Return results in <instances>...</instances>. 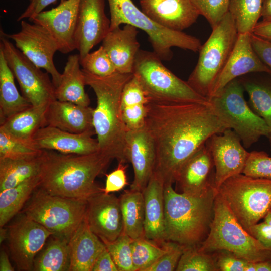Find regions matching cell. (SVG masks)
<instances>
[{"label":"cell","mask_w":271,"mask_h":271,"mask_svg":"<svg viewBox=\"0 0 271 271\" xmlns=\"http://www.w3.org/2000/svg\"><path fill=\"white\" fill-rule=\"evenodd\" d=\"M162 243L166 248V252L146 271L176 270L185 246L169 240Z\"/></svg>","instance_id":"obj_43"},{"label":"cell","mask_w":271,"mask_h":271,"mask_svg":"<svg viewBox=\"0 0 271 271\" xmlns=\"http://www.w3.org/2000/svg\"><path fill=\"white\" fill-rule=\"evenodd\" d=\"M212 253L218 271H247L250 262L236 256L226 250Z\"/></svg>","instance_id":"obj_46"},{"label":"cell","mask_w":271,"mask_h":271,"mask_svg":"<svg viewBox=\"0 0 271 271\" xmlns=\"http://www.w3.org/2000/svg\"><path fill=\"white\" fill-rule=\"evenodd\" d=\"M94 109L68 101L55 100L47 106L46 126L74 133L95 131L93 124Z\"/></svg>","instance_id":"obj_24"},{"label":"cell","mask_w":271,"mask_h":271,"mask_svg":"<svg viewBox=\"0 0 271 271\" xmlns=\"http://www.w3.org/2000/svg\"><path fill=\"white\" fill-rule=\"evenodd\" d=\"M42 158L39 188L52 195L84 200L103 192L95 179L112 160L99 150L79 155L43 150Z\"/></svg>","instance_id":"obj_2"},{"label":"cell","mask_w":271,"mask_h":271,"mask_svg":"<svg viewBox=\"0 0 271 271\" xmlns=\"http://www.w3.org/2000/svg\"><path fill=\"white\" fill-rule=\"evenodd\" d=\"M52 238L38 257L35 258L33 270H69L70 258L69 240L51 236Z\"/></svg>","instance_id":"obj_34"},{"label":"cell","mask_w":271,"mask_h":271,"mask_svg":"<svg viewBox=\"0 0 271 271\" xmlns=\"http://www.w3.org/2000/svg\"><path fill=\"white\" fill-rule=\"evenodd\" d=\"M176 271H218L212 253L200 250L199 246L185 247Z\"/></svg>","instance_id":"obj_39"},{"label":"cell","mask_w":271,"mask_h":271,"mask_svg":"<svg viewBox=\"0 0 271 271\" xmlns=\"http://www.w3.org/2000/svg\"><path fill=\"white\" fill-rule=\"evenodd\" d=\"M8 236V228H4V227H1L0 230V242H3Z\"/></svg>","instance_id":"obj_57"},{"label":"cell","mask_w":271,"mask_h":271,"mask_svg":"<svg viewBox=\"0 0 271 271\" xmlns=\"http://www.w3.org/2000/svg\"><path fill=\"white\" fill-rule=\"evenodd\" d=\"M138 28L128 24L110 30L102 40V46L117 72L133 73L136 56L140 44L137 39Z\"/></svg>","instance_id":"obj_25"},{"label":"cell","mask_w":271,"mask_h":271,"mask_svg":"<svg viewBox=\"0 0 271 271\" xmlns=\"http://www.w3.org/2000/svg\"><path fill=\"white\" fill-rule=\"evenodd\" d=\"M80 66L79 54L68 56L60 82L55 88V97L60 101L89 106L90 100L85 91V77Z\"/></svg>","instance_id":"obj_28"},{"label":"cell","mask_w":271,"mask_h":271,"mask_svg":"<svg viewBox=\"0 0 271 271\" xmlns=\"http://www.w3.org/2000/svg\"><path fill=\"white\" fill-rule=\"evenodd\" d=\"M261 17L262 21L271 22V0H262Z\"/></svg>","instance_id":"obj_55"},{"label":"cell","mask_w":271,"mask_h":271,"mask_svg":"<svg viewBox=\"0 0 271 271\" xmlns=\"http://www.w3.org/2000/svg\"><path fill=\"white\" fill-rule=\"evenodd\" d=\"M147 113V104H138L122 108V117L127 130L144 127Z\"/></svg>","instance_id":"obj_47"},{"label":"cell","mask_w":271,"mask_h":271,"mask_svg":"<svg viewBox=\"0 0 271 271\" xmlns=\"http://www.w3.org/2000/svg\"><path fill=\"white\" fill-rule=\"evenodd\" d=\"M145 205V237L159 243L166 240L164 182L154 172L143 191Z\"/></svg>","instance_id":"obj_26"},{"label":"cell","mask_w":271,"mask_h":271,"mask_svg":"<svg viewBox=\"0 0 271 271\" xmlns=\"http://www.w3.org/2000/svg\"><path fill=\"white\" fill-rule=\"evenodd\" d=\"M57 0H29V4L25 10L18 18L17 21H21L28 19L31 21L37 14L44 11L49 5L55 3ZM65 0H60V2Z\"/></svg>","instance_id":"obj_51"},{"label":"cell","mask_w":271,"mask_h":271,"mask_svg":"<svg viewBox=\"0 0 271 271\" xmlns=\"http://www.w3.org/2000/svg\"><path fill=\"white\" fill-rule=\"evenodd\" d=\"M43 151L31 143L18 139L0 129V159H33L41 156Z\"/></svg>","instance_id":"obj_38"},{"label":"cell","mask_w":271,"mask_h":271,"mask_svg":"<svg viewBox=\"0 0 271 271\" xmlns=\"http://www.w3.org/2000/svg\"><path fill=\"white\" fill-rule=\"evenodd\" d=\"M262 0H229L228 12L238 34H252L261 17Z\"/></svg>","instance_id":"obj_35"},{"label":"cell","mask_w":271,"mask_h":271,"mask_svg":"<svg viewBox=\"0 0 271 271\" xmlns=\"http://www.w3.org/2000/svg\"><path fill=\"white\" fill-rule=\"evenodd\" d=\"M118 271H134L132 259V239L123 231L114 241L102 240Z\"/></svg>","instance_id":"obj_40"},{"label":"cell","mask_w":271,"mask_h":271,"mask_svg":"<svg viewBox=\"0 0 271 271\" xmlns=\"http://www.w3.org/2000/svg\"><path fill=\"white\" fill-rule=\"evenodd\" d=\"M126 143L128 161L134 172L130 189L143 192L155 169L156 153L152 139L144 127L127 130Z\"/></svg>","instance_id":"obj_23"},{"label":"cell","mask_w":271,"mask_h":271,"mask_svg":"<svg viewBox=\"0 0 271 271\" xmlns=\"http://www.w3.org/2000/svg\"><path fill=\"white\" fill-rule=\"evenodd\" d=\"M255 271H271V261L255 262Z\"/></svg>","instance_id":"obj_56"},{"label":"cell","mask_w":271,"mask_h":271,"mask_svg":"<svg viewBox=\"0 0 271 271\" xmlns=\"http://www.w3.org/2000/svg\"><path fill=\"white\" fill-rule=\"evenodd\" d=\"M247 93L254 111L271 130V84L248 79H240ZM271 147V133L268 138Z\"/></svg>","instance_id":"obj_36"},{"label":"cell","mask_w":271,"mask_h":271,"mask_svg":"<svg viewBox=\"0 0 271 271\" xmlns=\"http://www.w3.org/2000/svg\"><path fill=\"white\" fill-rule=\"evenodd\" d=\"M40 182V175L0 192V226L4 227L23 208Z\"/></svg>","instance_id":"obj_32"},{"label":"cell","mask_w":271,"mask_h":271,"mask_svg":"<svg viewBox=\"0 0 271 271\" xmlns=\"http://www.w3.org/2000/svg\"><path fill=\"white\" fill-rule=\"evenodd\" d=\"M9 246L19 270H33L36 255L42 251L51 232L23 214L8 228Z\"/></svg>","instance_id":"obj_14"},{"label":"cell","mask_w":271,"mask_h":271,"mask_svg":"<svg viewBox=\"0 0 271 271\" xmlns=\"http://www.w3.org/2000/svg\"><path fill=\"white\" fill-rule=\"evenodd\" d=\"M95 131L74 133L46 125L34 134L31 143L41 150L67 154H89L99 150Z\"/></svg>","instance_id":"obj_21"},{"label":"cell","mask_w":271,"mask_h":271,"mask_svg":"<svg viewBox=\"0 0 271 271\" xmlns=\"http://www.w3.org/2000/svg\"><path fill=\"white\" fill-rule=\"evenodd\" d=\"M162 61L153 51L140 49L136 57L133 74L150 102L210 103L187 81L166 68Z\"/></svg>","instance_id":"obj_8"},{"label":"cell","mask_w":271,"mask_h":271,"mask_svg":"<svg viewBox=\"0 0 271 271\" xmlns=\"http://www.w3.org/2000/svg\"><path fill=\"white\" fill-rule=\"evenodd\" d=\"M48 105L31 106L10 116L1 123L0 129L18 139L31 143L37 130L46 126L45 115Z\"/></svg>","instance_id":"obj_29"},{"label":"cell","mask_w":271,"mask_h":271,"mask_svg":"<svg viewBox=\"0 0 271 271\" xmlns=\"http://www.w3.org/2000/svg\"><path fill=\"white\" fill-rule=\"evenodd\" d=\"M242 173L254 178L271 179V157L264 151L249 152Z\"/></svg>","instance_id":"obj_44"},{"label":"cell","mask_w":271,"mask_h":271,"mask_svg":"<svg viewBox=\"0 0 271 271\" xmlns=\"http://www.w3.org/2000/svg\"><path fill=\"white\" fill-rule=\"evenodd\" d=\"M248 232L265 247L271 249V225L264 221L251 226Z\"/></svg>","instance_id":"obj_50"},{"label":"cell","mask_w":271,"mask_h":271,"mask_svg":"<svg viewBox=\"0 0 271 271\" xmlns=\"http://www.w3.org/2000/svg\"><path fill=\"white\" fill-rule=\"evenodd\" d=\"M124 164L118 163L117 168L106 175L105 186L103 188V192L105 194L119 191L128 184L126 166Z\"/></svg>","instance_id":"obj_48"},{"label":"cell","mask_w":271,"mask_h":271,"mask_svg":"<svg viewBox=\"0 0 271 271\" xmlns=\"http://www.w3.org/2000/svg\"><path fill=\"white\" fill-rule=\"evenodd\" d=\"M199 15L204 17L212 29L228 12L229 0H191Z\"/></svg>","instance_id":"obj_42"},{"label":"cell","mask_w":271,"mask_h":271,"mask_svg":"<svg viewBox=\"0 0 271 271\" xmlns=\"http://www.w3.org/2000/svg\"><path fill=\"white\" fill-rule=\"evenodd\" d=\"M86 217L90 230L101 240H115L123 231L119 198L103 192L87 199Z\"/></svg>","instance_id":"obj_17"},{"label":"cell","mask_w":271,"mask_h":271,"mask_svg":"<svg viewBox=\"0 0 271 271\" xmlns=\"http://www.w3.org/2000/svg\"><path fill=\"white\" fill-rule=\"evenodd\" d=\"M214 178L213 158L205 143L182 165L175 183L177 192L199 196L214 187Z\"/></svg>","instance_id":"obj_18"},{"label":"cell","mask_w":271,"mask_h":271,"mask_svg":"<svg viewBox=\"0 0 271 271\" xmlns=\"http://www.w3.org/2000/svg\"><path fill=\"white\" fill-rule=\"evenodd\" d=\"M217 193L214 187L202 195L192 196L165 184L166 240L185 247L199 246L209 233Z\"/></svg>","instance_id":"obj_4"},{"label":"cell","mask_w":271,"mask_h":271,"mask_svg":"<svg viewBox=\"0 0 271 271\" xmlns=\"http://www.w3.org/2000/svg\"><path fill=\"white\" fill-rule=\"evenodd\" d=\"M42 154L30 159H0V192L38 175L42 161Z\"/></svg>","instance_id":"obj_33"},{"label":"cell","mask_w":271,"mask_h":271,"mask_svg":"<svg viewBox=\"0 0 271 271\" xmlns=\"http://www.w3.org/2000/svg\"><path fill=\"white\" fill-rule=\"evenodd\" d=\"M68 245L69 271H92L98 256L106 248L102 241L90 230L86 216L71 236Z\"/></svg>","instance_id":"obj_27"},{"label":"cell","mask_w":271,"mask_h":271,"mask_svg":"<svg viewBox=\"0 0 271 271\" xmlns=\"http://www.w3.org/2000/svg\"><path fill=\"white\" fill-rule=\"evenodd\" d=\"M140 4L153 21L175 31L190 27L200 15L191 0H140Z\"/></svg>","instance_id":"obj_22"},{"label":"cell","mask_w":271,"mask_h":271,"mask_svg":"<svg viewBox=\"0 0 271 271\" xmlns=\"http://www.w3.org/2000/svg\"><path fill=\"white\" fill-rule=\"evenodd\" d=\"M242 84L237 78L209 100L219 118L236 133L245 148L248 149L261 137L268 138L271 130L248 105Z\"/></svg>","instance_id":"obj_9"},{"label":"cell","mask_w":271,"mask_h":271,"mask_svg":"<svg viewBox=\"0 0 271 271\" xmlns=\"http://www.w3.org/2000/svg\"><path fill=\"white\" fill-rule=\"evenodd\" d=\"M0 49L19 83L22 95L33 106L49 104L56 100L55 87L47 72L41 71L8 38L1 34Z\"/></svg>","instance_id":"obj_12"},{"label":"cell","mask_w":271,"mask_h":271,"mask_svg":"<svg viewBox=\"0 0 271 271\" xmlns=\"http://www.w3.org/2000/svg\"><path fill=\"white\" fill-rule=\"evenodd\" d=\"M92 271H118L117 266L106 248L98 256Z\"/></svg>","instance_id":"obj_52"},{"label":"cell","mask_w":271,"mask_h":271,"mask_svg":"<svg viewBox=\"0 0 271 271\" xmlns=\"http://www.w3.org/2000/svg\"><path fill=\"white\" fill-rule=\"evenodd\" d=\"M131 251L134 271H146L166 252V248L162 242L143 237L132 239Z\"/></svg>","instance_id":"obj_37"},{"label":"cell","mask_w":271,"mask_h":271,"mask_svg":"<svg viewBox=\"0 0 271 271\" xmlns=\"http://www.w3.org/2000/svg\"><path fill=\"white\" fill-rule=\"evenodd\" d=\"M217 192L247 231L271 209V179L240 174L225 180Z\"/></svg>","instance_id":"obj_10"},{"label":"cell","mask_w":271,"mask_h":271,"mask_svg":"<svg viewBox=\"0 0 271 271\" xmlns=\"http://www.w3.org/2000/svg\"><path fill=\"white\" fill-rule=\"evenodd\" d=\"M80 63L83 70L97 76L106 77L117 72L102 45L80 59Z\"/></svg>","instance_id":"obj_41"},{"label":"cell","mask_w":271,"mask_h":271,"mask_svg":"<svg viewBox=\"0 0 271 271\" xmlns=\"http://www.w3.org/2000/svg\"><path fill=\"white\" fill-rule=\"evenodd\" d=\"M0 270H14L13 267L10 262L8 254L4 250H2L0 253Z\"/></svg>","instance_id":"obj_54"},{"label":"cell","mask_w":271,"mask_h":271,"mask_svg":"<svg viewBox=\"0 0 271 271\" xmlns=\"http://www.w3.org/2000/svg\"><path fill=\"white\" fill-rule=\"evenodd\" d=\"M270 150H271V147H270Z\"/></svg>","instance_id":"obj_59"},{"label":"cell","mask_w":271,"mask_h":271,"mask_svg":"<svg viewBox=\"0 0 271 271\" xmlns=\"http://www.w3.org/2000/svg\"><path fill=\"white\" fill-rule=\"evenodd\" d=\"M214 162V187L217 191L227 179L243 173L249 152L236 133L227 129L212 136L206 142Z\"/></svg>","instance_id":"obj_15"},{"label":"cell","mask_w":271,"mask_h":271,"mask_svg":"<svg viewBox=\"0 0 271 271\" xmlns=\"http://www.w3.org/2000/svg\"><path fill=\"white\" fill-rule=\"evenodd\" d=\"M252 47L261 61L271 70V42L251 34Z\"/></svg>","instance_id":"obj_49"},{"label":"cell","mask_w":271,"mask_h":271,"mask_svg":"<svg viewBox=\"0 0 271 271\" xmlns=\"http://www.w3.org/2000/svg\"><path fill=\"white\" fill-rule=\"evenodd\" d=\"M81 0H65L55 8L43 11L31 21L45 28L55 40L58 51L67 54L75 50L74 34Z\"/></svg>","instance_id":"obj_19"},{"label":"cell","mask_w":271,"mask_h":271,"mask_svg":"<svg viewBox=\"0 0 271 271\" xmlns=\"http://www.w3.org/2000/svg\"><path fill=\"white\" fill-rule=\"evenodd\" d=\"M110 13V30L128 24L146 33L153 52L161 60L172 59V47L193 52L199 51L201 41L197 38L182 31L164 27L150 18L139 9L132 0H108Z\"/></svg>","instance_id":"obj_6"},{"label":"cell","mask_w":271,"mask_h":271,"mask_svg":"<svg viewBox=\"0 0 271 271\" xmlns=\"http://www.w3.org/2000/svg\"><path fill=\"white\" fill-rule=\"evenodd\" d=\"M252 33L255 35L271 42V22H258Z\"/></svg>","instance_id":"obj_53"},{"label":"cell","mask_w":271,"mask_h":271,"mask_svg":"<svg viewBox=\"0 0 271 271\" xmlns=\"http://www.w3.org/2000/svg\"><path fill=\"white\" fill-rule=\"evenodd\" d=\"M82 71L86 85L92 88L97 98L93 124L99 151L112 159H115L118 163L125 164L129 161L126 151L127 129L122 117L121 95L133 73L116 72L100 77Z\"/></svg>","instance_id":"obj_3"},{"label":"cell","mask_w":271,"mask_h":271,"mask_svg":"<svg viewBox=\"0 0 271 271\" xmlns=\"http://www.w3.org/2000/svg\"><path fill=\"white\" fill-rule=\"evenodd\" d=\"M110 27V19L105 13V0L80 1L74 34L80 59L102 41Z\"/></svg>","instance_id":"obj_16"},{"label":"cell","mask_w":271,"mask_h":271,"mask_svg":"<svg viewBox=\"0 0 271 271\" xmlns=\"http://www.w3.org/2000/svg\"><path fill=\"white\" fill-rule=\"evenodd\" d=\"M123 232L132 239L145 237V205L143 192L127 190L119 197Z\"/></svg>","instance_id":"obj_31"},{"label":"cell","mask_w":271,"mask_h":271,"mask_svg":"<svg viewBox=\"0 0 271 271\" xmlns=\"http://www.w3.org/2000/svg\"><path fill=\"white\" fill-rule=\"evenodd\" d=\"M15 78L0 49V123L32 106L19 92Z\"/></svg>","instance_id":"obj_30"},{"label":"cell","mask_w":271,"mask_h":271,"mask_svg":"<svg viewBox=\"0 0 271 271\" xmlns=\"http://www.w3.org/2000/svg\"><path fill=\"white\" fill-rule=\"evenodd\" d=\"M264 221L271 225V209L267 212L264 217Z\"/></svg>","instance_id":"obj_58"},{"label":"cell","mask_w":271,"mask_h":271,"mask_svg":"<svg viewBox=\"0 0 271 271\" xmlns=\"http://www.w3.org/2000/svg\"><path fill=\"white\" fill-rule=\"evenodd\" d=\"M238 33L228 12L214 28L199 52L197 63L187 81L198 93L208 99L216 79L225 67L236 42Z\"/></svg>","instance_id":"obj_7"},{"label":"cell","mask_w":271,"mask_h":271,"mask_svg":"<svg viewBox=\"0 0 271 271\" xmlns=\"http://www.w3.org/2000/svg\"><path fill=\"white\" fill-rule=\"evenodd\" d=\"M251 34H238L233 51L215 82L208 99L228 83L238 77L253 72L271 74V70L261 61L251 43Z\"/></svg>","instance_id":"obj_20"},{"label":"cell","mask_w":271,"mask_h":271,"mask_svg":"<svg viewBox=\"0 0 271 271\" xmlns=\"http://www.w3.org/2000/svg\"><path fill=\"white\" fill-rule=\"evenodd\" d=\"M145 127L156 153L154 172L165 184L175 182L184 163L212 136L229 129L210 102L150 101Z\"/></svg>","instance_id":"obj_1"},{"label":"cell","mask_w":271,"mask_h":271,"mask_svg":"<svg viewBox=\"0 0 271 271\" xmlns=\"http://www.w3.org/2000/svg\"><path fill=\"white\" fill-rule=\"evenodd\" d=\"M1 34L12 40L15 46L26 57L38 67L44 69L50 74L55 88L59 85L62 74L56 69L53 60L58 47L54 38L45 28L22 20L18 32L7 34L1 30Z\"/></svg>","instance_id":"obj_13"},{"label":"cell","mask_w":271,"mask_h":271,"mask_svg":"<svg viewBox=\"0 0 271 271\" xmlns=\"http://www.w3.org/2000/svg\"><path fill=\"white\" fill-rule=\"evenodd\" d=\"M150 100L137 77L133 74L126 83L121 95V108L138 104H147Z\"/></svg>","instance_id":"obj_45"},{"label":"cell","mask_w":271,"mask_h":271,"mask_svg":"<svg viewBox=\"0 0 271 271\" xmlns=\"http://www.w3.org/2000/svg\"><path fill=\"white\" fill-rule=\"evenodd\" d=\"M199 248L208 253L228 250L250 262L271 261V249L244 228L218 192L214 199V216L209 233Z\"/></svg>","instance_id":"obj_5"},{"label":"cell","mask_w":271,"mask_h":271,"mask_svg":"<svg viewBox=\"0 0 271 271\" xmlns=\"http://www.w3.org/2000/svg\"><path fill=\"white\" fill-rule=\"evenodd\" d=\"M38 188L23 214L43 226L52 236L69 240L86 216L87 200L54 195Z\"/></svg>","instance_id":"obj_11"}]
</instances>
